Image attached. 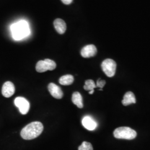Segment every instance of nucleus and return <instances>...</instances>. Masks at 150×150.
Returning <instances> with one entry per match:
<instances>
[{
  "label": "nucleus",
  "mask_w": 150,
  "mask_h": 150,
  "mask_svg": "<svg viewBox=\"0 0 150 150\" xmlns=\"http://www.w3.org/2000/svg\"><path fill=\"white\" fill-rule=\"evenodd\" d=\"M43 130L42 123L38 121L32 122L22 129L21 136L23 139L26 140L34 139L41 134Z\"/></svg>",
  "instance_id": "nucleus-1"
},
{
  "label": "nucleus",
  "mask_w": 150,
  "mask_h": 150,
  "mask_svg": "<svg viewBox=\"0 0 150 150\" xmlns=\"http://www.w3.org/2000/svg\"><path fill=\"white\" fill-rule=\"evenodd\" d=\"M11 33L15 40H21L30 34L28 23L24 20L17 22L11 27Z\"/></svg>",
  "instance_id": "nucleus-2"
},
{
  "label": "nucleus",
  "mask_w": 150,
  "mask_h": 150,
  "mask_svg": "<svg viewBox=\"0 0 150 150\" xmlns=\"http://www.w3.org/2000/svg\"><path fill=\"white\" fill-rule=\"evenodd\" d=\"M113 136L118 139H133L136 137L137 132L129 127H120L113 132Z\"/></svg>",
  "instance_id": "nucleus-3"
},
{
  "label": "nucleus",
  "mask_w": 150,
  "mask_h": 150,
  "mask_svg": "<svg viewBox=\"0 0 150 150\" xmlns=\"http://www.w3.org/2000/svg\"><path fill=\"white\" fill-rule=\"evenodd\" d=\"M116 66V62L110 59L104 60L101 64V68L103 72L108 77H112L115 75Z\"/></svg>",
  "instance_id": "nucleus-4"
},
{
  "label": "nucleus",
  "mask_w": 150,
  "mask_h": 150,
  "mask_svg": "<svg viewBox=\"0 0 150 150\" xmlns=\"http://www.w3.org/2000/svg\"><path fill=\"white\" fill-rule=\"evenodd\" d=\"M56 67V64L55 62L50 59L39 61L36 66V70L38 72H45L48 70L52 71Z\"/></svg>",
  "instance_id": "nucleus-5"
},
{
  "label": "nucleus",
  "mask_w": 150,
  "mask_h": 150,
  "mask_svg": "<svg viewBox=\"0 0 150 150\" xmlns=\"http://www.w3.org/2000/svg\"><path fill=\"white\" fill-rule=\"evenodd\" d=\"M15 105L19 109L20 113L22 115H26L30 110V105L27 100L22 97H18L14 101Z\"/></svg>",
  "instance_id": "nucleus-6"
},
{
  "label": "nucleus",
  "mask_w": 150,
  "mask_h": 150,
  "mask_svg": "<svg viewBox=\"0 0 150 150\" xmlns=\"http://www.w3.org/2000/svg\"><path fill=\"white\" fill-rule=\"evenodd\" d=\"M97 48L93 45H88L82 48L81 54L84 58H90L95 56L97 54Z\"/></svg>",
  "instance_id": "nucleus-7"
},
{
  "label": "nucleus",
  "mask_w": 150,
  "mask_h": 150,
  "mask_svg": "<svg viewBox=\"0 0 150 150\" xmlns=\"http://www.w3.org/2000/svg\"><path fill=\"white\" fill-rule=\"evenodd\" d=\"M15 92V87L12 82L7 81L4 84L2 88V94L6 98L12 96Z\"/></svg>",
  "instance_id": "nucleus-8"
},
{
  "label": "nucleus",
  "mask_w": 150,
  "mask_h": 150,
  "mask_svg": "<svg viewBox=\"0 0 150 150\" xmlns=\"http://www.w3.org/2000/svg\"><path fill=\"white\" fill-rule=\"evenodd\" d=\"M48 89L50 94L55 98L61 99L64 96L61 88L54 83H50L48 85Z\"/></svg>",
  "instance_id": "nucleus-9"
},
{
  "label": "nucleus",
  "mask_w": 150,
  "mask_h": 150,
  "mask_svg": "<svg viewBox=\"0 0 150 150\" xmlns=\"http://www.w3.org/2000/svg\"><path fill=\"white\" fill-rule=\"evenodd\" d=\"M82 123L85 129L89 131H93L96 129L97 123L90 116H85L82 120Z\"/></svg>",
  "instance_id": "nucleus-10"
},
{
  "label": "nucleus",
  "mask_w": 150,
  "mask_h": 150,
  "mask_svg": "<svg viewBox=\"0 0 150 150\" xmlns=\"http://www.w3.org/2000/svg\"><path fill=\"white\" fill-rule=\"evenodd\" d=\"M54 27L59 34L62 35L66 30V24L65 22L60 18L56 19L54 22Z\"/></svg>",
  "instance_id": "nucleus-11"
},
{
  "label": "nucleus",
  "mask_w": 150,
  "mask_h": 150,
  "mask_svg": "<svg viewBox=\"0 0 150 150\" xmlns=\"http://www.w3.org/2000/svg\"><path fill=\"white\" fill-rule=\"evenodd\" d=\"M136 102L134 93L132 92H127L123 96L122 103L124 106H128L132 103H135Z\"/></svg>",
  "instance_id": "nucleus-12"
},
{
  "label": "nucleus",
  "mask_w": 150,
  "mask_h": 150,
  "mask_svg": "<svg viewBox=\"0 0 150 150\" xmlns=\"http://www.w3.org/2000/svg\"><path fill=\"white\" fill-rule=\"evenodd\" d=\"M72 101L75 105L77 106V107L82 108L83 107L82 97L79 92H75L73 93L72 96Z\"/></svg>",
  "instance_id": "nucleus-13"
},
{
  "label": "nucleus",
  "mask_w": 150,
  "mask_h": 150,
  "mask_svg": "<svg viewBox=\"0 0 150 150\" xmlns=\"http://www.w3.org/2000/svg\"><path fill=\"white\" fill-rule=\"evenodd\" d=\"M74 81V77L72 75H64L60 77L59 79V83L62 85L68 86L73 83Z\"/></svg>",
  "instance_id": "nucleus-14"
},
{
  "label": "nucleus",
  "mask_w": 150,
  "mask_h": 150,
  "mask_svg": "<svg viewBox=\"0 0 150 150\" xmlns=\"http://www.w3.org/2000/svg\"><path fill=\"white\" fill-rule=\"evenodd\" d=\"M96 85L95 84V82L92 80H88L85 81V85L83 86L84 89L86 91H90L91 90H94L95 88H96Z\"/></svg>",
  "instance_id": "nucleus-15"
},
{
  "label": "nucleus",
  "mask_w": 150,
  "mask_h": 150,
  "mask_svg": "<svg viewBox=\"0 0 150 150\" xmlns=\"http://www.w3.org/2000/svg\"><path fill=\"white\" fill-rule=\"evenodd\" d=\"M79 150H93L92 145L90 142L84 141L82 143L81 146L79 147Z\"/></svg>",
  "instance_id": "nucleus-16"
},
{
  "label": "nucleus",
  "mask_w": 150,
  "mask_h": 150,
  "mask_svg": "<svg viewBox=\"0 0 150 150\" xmlns=\"http://www.w3.org/2000/svg\"><path fill=\"white\" fill-rule=\"evenodd\" d=\"M106 84V81L105 80H101V79H98L97 81V87H100V88H102Z\"/></svg>",
  "instance_id": "nucleus-17"
},
{
  "label": "nucleus",
  "mask_w": 150,
  "mask_h": 150,
  "mask_svg": "<svg viewBox=\"0 0 150 150\" xmlns=\"http://www.w3.org/2000/svg\"><path fill=\"white\" fill-rule=\"evenodd\" d=\"M61 1L65 5H70L72 2L73 0H61Z\"/></svg>",
  "instance_id": "nucleus-18"
},
{
  "label": "nucleus",
  "mask_w": 150,
  "mask_h": 150,
  "mask_svg": "<svg viewBox=\"0 0 150 150\" xmlns=\"http://www.w3.org/2000/svg\"><path fill=\"white\" fill-rule=\"evenodd\" d=\"M93 92H94V90H91V91H89V94L92 95V94H93Z\"/></svg>",
  "instance_id": "nucleus-19"
}]
</instances>
